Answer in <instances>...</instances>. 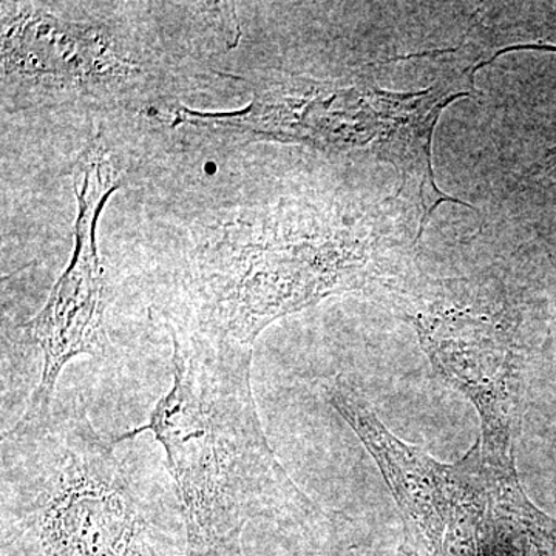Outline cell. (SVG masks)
Wrapping results in <instances>:
<instances>
[{"label":"cell","instance_id":"6da1fadb","mask_svg":"<svg viewBox=\"0 0 556 556\" xmlns=\"http://www.w3.org/2000/svg\"><path fill=\"white\" fill-rule=\"evenodd\" d=\"M174 382L148 424L186 532V556H247L318 510L278 463L251 386V346L170 329Z\"/></svg>","mask_w":556,"mask_h":556},{"label":"cell","instance_id":"7a4b0ae2","mask_svg":"<svg viewBox=\"0 0 556 556\" xmlns=\"http://www.w3.org/2000/svg\"><path fill=\"white\" fill-rule=\"evenodd\" d=\"M105 439L79 404L2 438L0 556H186L177 496Z\"/></svg>","mask_w":556,"mask_h":556},{"label":"cell","instance_id":"3957f363","mask_svg":"<svg viewBox=\"0 0 556 556\" xmlns=\"http://www.w3.org/2000/svg\"><path fill=\"white\" fill-rule=\"evenodd\" d=\"M350 229V228H348ZM285 233L201 254L182 278L185 317L170 329L251 346L278 317L361 285L367 240L350 230Z\"/></svg>","mask_w":556,"mask_h":556},{"label":"cell","instance_id":"277c9868","mask_svg":"<svg viewBox=\"0 0 556 556\" xmlns=\"http://www.w3.org/2000/svg\"><path fill=\"white\" fill-rule=\"evenodd\" d=\"M78 218L75 249L68 268L51 291L46 306L25 329L42 353V372L28 399L21 419L49 416L61 372L73 358L104 351V273L98 257L94 229L110 193L119 188V179L100 142H91L80 153L73 170Z\"/></svg>","mask_w":556,"mask_h":556},{"label":"cell","instance_id":"5b68a950","mask_svg":"<svg viewBox=\"0 0 556 556\" xmlns=\"http://www.w3.org/2000/svg\"><path fill=\"white\" fill-rule=\"evenodd\" d=\"M174 118L177 123L318 149L351 150L357 148L361 134L362 91L356 86L300 78L260 91L240 110L201 112L179 108Z\"/></svg>","mask_w":556,"mask_h":556},{"label":"cell","instance_id":"8992f818","mask_svg":"<svg viewBox=\"0 0 556 556\" xmlns=\"http://www.w3.org/2000/svg\"><path fill=\"white\" fill-rule=\"evenodd\" d=\"M324 394L378 459L399 504L430 538L437 552H441L452 536L460 511H468L459 506V501L468 496L466 490L470 479L466 478L478 467L471 468L466 478L457 479L466 470V457L455 467H445L419 450L402 444L388 433L364 399L345 380H327Z\"/></svg>","mask_w":556,"mask_h":556}]
</instances>
